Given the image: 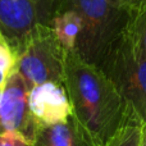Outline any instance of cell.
<instances>
[{
    "label": "cell",
    "mask_w": 146,
    "mask_h": 146,
    "mask_svg": "<svg viewBox=\"0 0 146 146\" xmlns=\"http://www.w3.org/2000/svg\"><path fill=\"white\" fill-rule=\"evenodd\" d=\"M63 76L72 118L81 136L88 146H108L127 121L126 105L117 87L74 49H66Z\"/></svg>",
    "instance_id": "1"
},
{
    "label": "cell",
    "mask_w": 146,
    "mask_h": 146,
    "mask_svg": "<svg viewBox=\"0 0 146 146\" xmlns=\"http://www.w3.org/2000/svg\"><path fill=\"white\" fill-rule=\"evenodd\" d=\"M66 10L76 12L81 19L74 50L101 69L126 33L131 13L109 0H62L60 13Z\"/></svg>",
    "instance_id": "2"
},
{
    "label": "cell",
    "mask_w": 146,
    "mask_h": 146,
    "mask_svg": "<svg viewBox=\"0 0 146 146\" xmlns=\"http://www.w3.org/2000/svg\"><path fill=\"white\" fill-rule=\"evenodd\" d=\"M101 71L111 80L123 99L127 118L145 124L146 56L133 48L127 36V31Z\"/></svg>",
    "instance_id": "3"
},
{
    "label": "cell",
    "mask_w": 146,
    "mask_h": 146,
    "mask_svg": "<svg viewBox=\"0 0 146 146\" xmlns=\"http://www.w3.org/2000/svg\"><path fill=\"white\" fill-rule=\"evenodd\" d=\"M66 49L51 26L36 25L17 56V71L27 87L46 82L63 85Z\"/></svg>",
    "instance_id": "4"
},
{
    "label": "cell",
    "mask_w": 146,
    "mask_h": 146,
    "mask_svg": "<svg viewBox=\"0 0 146 146\" xmlns=\"http://www.w3.org/2000/svg\"><path fill=\"white\" fill-rule=\"evenodd\" d=\"M62 0H0V30L18 56L36 25L51 26Z\"/></svg>",
    "instance_id": "5"
},
{
    "label": "cell",
    "mask_w": 146,
    "mask_h": 146,
    "mask_svg": "<svg viewBox=\"0 0 146 146\" xmlns=\"http://www.w3.org/2000/svg\"><path fill=\"white\" fill-rule=\"evenodd\" d=\"M28 92L23 77L15 69L7 78L0 100V129L14 132L25 140L27 146H37L41 127L33 119L28 108Z\"/></svg>",
    "instance_id": "6"
},
{
    "label": "cell",
    "mask_w": 146,
    "mask_h": 146,
    "mask_svg": "<svg viewBox=\"0 0 146 146\" xmlns=\"http://www.w3.org/2000/svg\"><path fill=\"white\" fill-rule=\"evenodd\" d=\"M28 108L40 127L66 122L72 109L64 85L46 82L32 87L28 92Z\"/></svg>",
    "instance_id": "7"
},
{
    "label": "cell",
    "mask_w": 146,
    "mask_h": 146,
    "mask_svg": "<svg viewBox=\"0 0 146 146\" xmlns=\"http://www.w3.org/2000/svg\"><path fill=\"white\" fill-rule=\"evenodd\" d=\"M88 146L71 117L66 122L41 127L37 146Z\"/></svg>",
    "instance_id": "8"
},
{
    "label": "cell",
    "mask_w": 146,
    "mask_h": 146,
    "mask_svg": "<svg viewBox=\"0 0 146 146\" xmlns=\"http://www.w3.org/2000/svg\"><path fill=\"white\" fill-rule=\"evenodd\" d=\"M51 27L54 28L59 41L64 49H74L81 32V19L73 10L62 12L54 18Z\"/></svg>",
    "instance_id": "9"
},
{
    "label": "cell",
    "mask_w": 146,
    "mask_h": 146,
    "mask_svg": "<svg viewBox=\"0 0 146 146\" xmlns=\"http://www.w3.org/2000/svg\"><path fill=\"white\" fill-rule=\"evenodd\" d=\"M127 36L133 48L146 56V7L131 13Z\"/></svg>",
    "instance_id": "10"
},
{
    "label": "cell",
    "mask_w": 146,
    "mask_h": 146,
    "mask_svg": "<svg viewBox=\"0 0 146 146\" xmlns=\"http://www.w3.org/2000/svg\"><path fill=\"white\" fill-rule=\"evenodd\" d=\"M142 124L127 118L126 123L117 132L108 146H140L141 145Z\"/></svg>",
    "instance_id": "11"
},
{
    "label": "cell",
    "mask_w": 146,
    "mask_h": 146,
    "mask_svg": "<svg viewBox=\"0 0 146 146\" xmlns=\"http://www.w3.org/2000/svg\"><path fill=\"white\" fill-rule=\"evenodd\" d=\"M17 69V56L8 44L0 42V71L7 77Z\"/></svg>",
    "instance_id": "12"
},
{
    "label": "cell",
    "mask_w": 146,
    "mask_h": 146,
    "mask_svg": "<svg viewBox=\"0 0 146 146\" xmlns=\"http://www.w3.org/2000/svg\"><path fill=\"white\" fill-rule=\"evenodd\" d=\"M0 146H27L25 140L14 132H3L0 133Z\"/></svg>",
    "instance_id": "13"
},
{
    "label": "cell",
    "mask_w": 146,
    "mask_h": 146,
    "mask_svg": "<svg viewBox=\"0 0 146 146\" xmlns=\"http://www.w3.org/2000/svg\"><path fill=\"white\" fill-rule=\"evenodd\" d=\"M109 1L122 9L128 10L129 13L146 7V0H109Z\"/></svg>",
    "instance_id": "14"
},
{
    "label": "cell",
    "mask_w": 146,
    "mask_h": 146,
    "mask_svg": "<svg viewBox=\"0 0 146 146\" xmlns=\"http://www.w3.org/2000/svg\"><path fill=\"white\" fill-rule=\"evenodd\" d=\"M140 146H146V123L142 124L141 128V145Z\"/></svg>",
    "instance_id": "15"
},
{
    "label": "cell",
    "mask_w": 146,
    "mask_h": 146,
    "mask_svg": "<svg viewBox=\"0 0 146 146\" xmlns=\"http://www.w3.org/2000/svg\"><path fill=\"white\" fill-rule=\"evenodd\" d=\"M7 76L4 74L1 71H0V90H3L4 88V86H5V82H7Z\"/></svg>",
    "instance_id": "16"
},
{
    "label": "cell",
    "mask_w": 146,
    "mask_h": 146,
    "mask_svg": "<svg viewBox=\"0 0 146 146\" xmlns=\"http://www.w3.org/2000/svg\"><path fill=\"white\" fill-rule=\"evenodd\" d=\"M0 42H3V44H8V42H7V40H5V37H4V35H3L1 30H0Z\"/></svg>",
    "instance_id": "17"
},
{
    "label": "cell",
    "mask_w": 146,
    "mask_h": 146,
    "mask_svg": "<svg viewBox=\"0 0 146 146\" xmlns=\"http://www.w3.org/2000/svg\"><path fill=\"white\" fill-rule=\"evenodd\" d=\"M1 94H3V90H0V100H1Z\"/></svg>",
    "instance_id": "18"
},
{
    "label": "cell",
    "mask_w": 146,
    "mask_h": 146,
    "mask_svg": "<svg viewBox=\"0 0 146 146\" xmlns=\"http://www.w3.org/2000/svg\"><path fill=\"white\" fill-rule=\"evenodd\" d=\"M0 133H1V129H0Z\"/></svg>",
    "instance_id": "19"
}]
</instances>
